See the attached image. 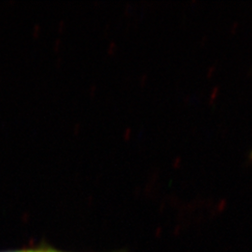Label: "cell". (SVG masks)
Wrapping results in <instances>:
<instances>
[{"label": "cell", "instance_id": "1", "mask_svg": "<svg viewBox=\"0 0 252 252\" xmlns=\"http://www.w3.org/2000/svg\"><path fill=\"white\" fill-rule=\"evenodd\" d=\"M42 249H29V250H17V251H6L0 252H41Z\"/></svg>", "mask_w": 252, "mask_h": 252}, {"label": "cell", "instance_id": "2", "mask_svg": "<svg viewBox=\"0 0 252 252\" xmlns=\"http://www.w3.org/2000/svg\"><path fill=\"white\" fill-rule=\"evenodd\" d=\"M116 50H117V45H116V43H115V42H110V43H109V45H108V54H115Z\"/></svg>", "mask_w": 252, "mask_h": 252}, {"label": "cell", "instance_id": "3", "mask_svg": "<svg viewBox=\"0 0 252 252\" xmlns=\"http://www.w3.org/2000/svg\"><path fill=\"white\" fill-rule=\"evenodd\" d=\"M131 136H132V129L128 127V128H126V131H125V133H124V135H123V137H124L125 140H129V139L131 138Z\"/></svg>", "mask_w": 252, "mask_h": 252}, {"label": "cell", "instance_id": "4", "mask_svg": "<svg viewBox=\"0 0 252 252\" xmlns=\"http://www.w3.org/2000/svg\"><path fill=\"white\" fill-rule=\"evenodd\" d=\"M61 45H62V41H61V39H60V38H57V39L54 41V51H55V52H58V51H59V49H60V47H61Z\"/></svg>", "mask_w": 252, "mask_h": 252}, {"label": "cell", "instance_id": "5", "mask_svg": "<svg viewBox=\"0 0 252 252\" xmlns=\"http://www.w3.org/2000/svg\"><path fill=\"white\" fill-rule=\"evenodd\" d=\"M64 27H65V23L63 22V21H60L59 22V24H58V31L59 32H63V30H64Z\"/></svg>", "mask_w": 252, "mask_h": 252}, {"label": "cell", "instance_id": "6", "mask_svg": "<svg viewBox=\"0 0 252 252\" xmlns=\"http://www.w3.org/2000/svg\"><path fill=\"white\" fill-rule=\"evenodd\" d=\"M80 130H81V126L78 124L76 126H74V135H78L80 133Z\"/></svg>", "mask_w": 252, "mask_h": 252}, {"label": "cell", "instance_id": "7", "mask_svg": "<svg viewBox=\"0 0 252 252\" xmlns=\"http://www.w3.org/2000/svg\"><path fill=\"white\" fill-rule=\"evenodd\" d=\"M89 92H90L91 95H92V96H94V94H95V92H96V86H95V85H93V86L91 87Z\"/></svg>", "mask_w": 252, "mask_h": 252}, {"label": "cell", "instance_id": "8", "mask_svg": "<svg viewBox=\"0 0 252 252\" xmlns=\"http://www.w3.org/2000/svg\"><path fill=\"white\" fill-rule=\"evenodd\" d=\"M147 79H148V77H147V75H142L141 76V78H140V83H141V85H143L146 83V81H147Z\"/></svg>", "mask_w": 252, "mask_h": 252}, {"label": "cell", "instance_id": "9", "mask_svg": "<svg viewBox=\"0 0 252 252\" xmlns=\"http://www.w3.org/2000/svg\"><path fill=\"white\" fill-rule=\"evenodd\" d=\"M58 252L56 250H53V249H42V252Z\"/></svg>", "mask_w": 252, "mask_h": 252}]
</instances>
